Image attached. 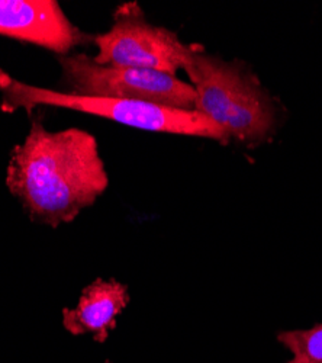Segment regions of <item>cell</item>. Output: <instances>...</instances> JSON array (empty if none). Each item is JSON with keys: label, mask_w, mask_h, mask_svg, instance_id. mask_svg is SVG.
<instances>
[{"label": "cell", "mask_w": 322, "mask_h": 363, "mask_svg": "<svg viewBox=\"0 0 322 363\" xmlns=\"http://www.w3.org/2000/svg\"><path fill=\"white\" fill-rule=\"evenodd\" d=\"M67 94L122 101H139L195 111L196 92L190 83L168 73L96 63L83 52L58 55Z\"/></svg>", "instance_id": "277c9868"}, {"label": "cell", "mask_w": 322, "mask_h": 363, "mask_svg": "<svg viewBox=\"0 0 322 363\" xmlns=\"http://www.w3.org/2000/svg\"><path fill=\"white\" fill-rule=\"evenodd\" d=\"M0 35L67 55L92 38L55 0H0Z\"/></svg>", "instance_id": "8992f818"}, {"label": "cell", "mask_w": 322, "mask_h": 363, "mask_svg": "<svg viewBox=\"0 0 322 363\" xmlns=\"http://www.w3.org/2000/svg\"><path fill=\"white\" fill-rule=\"evenodd\" d=\"M277 342L292 353L286 363H322V324L308 330L280 331Z\"/></svg>", "instance_id": "ba28073f"}, {"label": "cell", "mask_w": 322, "mask_h": 363, "mask_svg": "<svg viewBox=\"0 0 322 363\" xmlns=\"http://www.w3.org/2000/svg\"><path fill=\"white\" fill-rule=\"evenodd\" d=\"M128 304L127 285L115 279H96L83 289L74 308L63 310V325L73 336L92 335L95 342L105 343Z\"/></svg>", "instance_id": "52a82bcc"}, {"label": "cell", "mask_w": 322, "mask_h": 363, "mask_svg": "<svg viewBox=\"0 0 322 363\" xmlns=\"http://www.w3.org/2000/svg\"><path fill=\"white\" fill-rule=\"evenodd\" d=\"M92 40L98 47L93 60L99 65L173 76L185 69L193 50V45L182 43L170 29L149 22L135 2L122 4L113 13L109 31Z\"/></svg>", "instance_id": "5b68a950"}, {"label": "cell", "mask_w": 322, "mask_h": 363, "mask_svg": "<svg viewBox=\"0 0 322 363\" xmlns=\"http://www.w3.org/2000/svg\"><path fill=\"white\" fill-rule=\"evenodd\" d=\"M5 182L33 223L57 228L92 206L106 192L109 176L93 134L50 131L34 119L11 151Z\"/></svg>", "instance_id": "6da1fadb"}, {"label": "cell", "mask_w": 322, "mask_h": 363, "mask_svg": "<svg viewBox=\"0 0 322 363\" xmlns=\"http://www.w3.org/2000/svg\"><path fill=\"white\" fill-rule=\"evenodd\" d=\"M183 70L196 92L195 111L214 121L229 140L258 143L275 130L276 108L241 63L225 62L193 45Z\"/></svg>", "instance_id": "7a4b0ae2"}, {"label": "cell", "mask_w": 322, "mask_h": 363, "mask_svg": "<svg viewBox=\"0 0 322 363\" xmlns=\"http://www.w3.org/2000/svg\"><path fill=\"white\" fill-rule=\"evenodd\" d=\"M0 109L4 112H31L38 106L63 108L89 115L102 116L115 123L151 133H164L228 143L229 138L214 121L197 111H186L166 105L79 96L62 90L44 89L13 79L0 69Z\"/></svg>", "instance_id": "3957f363"}]
</instances>
